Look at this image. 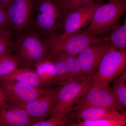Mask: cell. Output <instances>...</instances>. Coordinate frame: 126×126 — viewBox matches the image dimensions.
<instances>
[{
  "label": "cell",
  "mask_w": 126,
  "mask_h": 126,
  "mask_svg": "<svg viewBox=\"0 0 126 126\" xmlns=\"http://www.w3.org/2000/svg\"><path fill=\"white\" fill-rule=\"evenodd\" d=\"M108 1L96 8L90 24L81 30L93 36L103 38L108 37L119 26L120 19L126 10V0Z\"/></svg>",
  "instance_id": "cell-1"
},
{
  "label": "cell",
  "mask_w": 126,
  "mask_h": 126,
  "mask_svg": "<svg viewBox=\"0 0 126 126\" xmlns=\"http://www.w3.org/2000/svg\"><path fill=\"white\" fill-rule=\"evenodd\" d=\"M108 36L95 37L81 30L63 38H58L53 35L50 36L47 43L49 58L60 53L78 55L90 45L108 40Z\"/></svg>",
  "instance_id": "cell-2"
},
{
  "label": "cell",
  "mask_w": 126,
  "mask_h": 126,
  "mask_svg": "<svg viewBox=\"0 0 126 126\" xmlns=\"http://www.w3.org/2000/svg\"><path fill=\"white\" fill-rule=\"evenodd\" d=\"M90 107L110 108L125 113L124 109L110 85H101L93 82L92 81L90 87L77 102L72 111Z\"/></svg>",
  "instance_id": "cell-3"
},
{
  "label": "cell",
  "mask_w": 126,
  "mask_h": 126,
  "mask_svg": "<svg viewBox=\"0 0 126 126\" xmlns=\"http://www.w3.org/2000/svg\"><path fill=\"white\" fill-rule=\"evenodd\" d=\"M126 50L112 48L105 54L91 81L108 86L126 69Z\"/></svg>",
  "instance_id": "cell-4"
},
{
  "label": "cell",
  "mask_w": 126,
  "mask_h": 126,
  "mask_svg": "<svg viewBox=\"0 0 126 126\" xmlns=\"http://www.w3.org/2000/svg\"><path fill=\"white\" fill-rule=\"evenodd\" d=\"M66 15L57 0H42L38 7L36 24L50 36L56 34L63 28Z\"/></svg>",
  "instance_id": "cell-5"
},
{
  "label": "cell",
  "mask_w": 126,
  "mask_h": 126,
  "mask_svg": "<svg viewBox=\"0 0 126 126\" xmlns=\"http://www.w3.org/2000/svg\"><path fill=\"white\" fill-rule=\"evenodd\" d=\"M14 49L21 67L34 69L36 63L49 58L48 44L34 35H28L23 37L16 44Z\"/></svg>",
  "instance_id": "cell-6"
},
{
  "label": "cell",
  "mask_w": 126,
  "mask_h": 126,
  "mask_svg": "<svg viewBox=\"0 0 126 126\" xmlns=\"http://www.w3.org/2000/svg\"><path fill=\"white\" fill-rule=\"evenodd\" d=\"M91 83V80L83 79L69 82L60 86L57 90L58 102L50 116L68 114Z\"/></svg>",
  "instance_id": "cell-7"
},
{
  "label": "cell",
  "mask_w": 126,
  "mask_h": 126,
  "mask_svg": "<svg viewBox=\"0 0 126 126\" xmlns=\"http://www.w3.org/2000/svg\"><path fill=\"white\" fill-rule=\"evenodd\" d=\"M0 82L7 103L21 108L29 102L49 92L53 89L36 87L11 80L0 81Z\"/></svg>",
  "instance_id": "cell-8"
},
{
  "label": "cell",
  "mask_w": 126,
  "mask_h": 126,
  "mask_svg": "<svg viewBox=\"0 0 126 126\" xmlns=\"http://www.w3.org/2000/svg\"><path fill=\"white\" fill-rule=\"evenodd\" d=\"M112 48L108 40L104 41L90 45L78 55L81 70L87 79L91 80L103 56Z\"/></svg>",
  "instance_id": "cell-9"
},
{
  "label": "cell",
  "mask_w": 126,
  "mask_h": 126,
  "mask_svg": "<svg viewBox=\"0 0 126 126\" xmlns=\"http://www.w3.org/2000/svg\"><path fill=\"white\" fill-rule=\"evenodd\" d=\"M102 2L94 1L67 14L63 25V33L55 34L63 38L83 29L90 24L94 11Z\"/></svg>",
  "instance_id": "cell-10"
},
{
  "label": "cell",
  "mask_w": 126,
  "mask_h": 126,
  "mask_svg": "<svg viewBox=\"0 0 126 126\" xmlns=\"http://www.w3.org/2000/svg\"><path fill=\"white\" fill-rule=\"evenodd\" d=\"M57 90L53 88L49 92L29 102L22 108L26 110L34 123L45 120L50 116L58 102Z\"/></svg>",
  "instance_id": "cell-11"
},
{
  "label": "cell",
  "mask_w": 126,
  "mask_h": 126,
  "mask_svg": "<svg viewBox=\"0 0 126 126\" xmlns=\"http://www.w3.org/2000/svg\"><path fill=\"white\" fill-rule=\"evenodd\" d=\"M34 0H14L7 7L10 27L20 31L27 25L31 16Z\"/></svg>",
  "instance_id": "cell-12"
},
{
  "label": "cell",
  "mask_w": 126,
  "mask_h": 126,
  "mask_svg": "<svg viewBox=\"0 0 126 126\" xmlns=\"http://www.w3.org/2000/svg\"><path fill=\"white\" fill-rule=\"evenodd\" d=\"M34 123L26 110L8 104L0 110V126H32Z\"/></svg>",
  "instance_id": "cell-13"
},
{
  "label": "cell",
  "mask_w": 126,
  "mask_h": 126,
  "mask_svg": "<svg viewBox=\"0 0 126 126\" xmlns=\"http://www.w3.org/2000/svg\"><path fill=\"white\" fill-rule=\"evenodd\" d=\"M71 116L77 121L96 120L105 118L122 117L126 116V113L110 108L90 107L74 110Z\"/></svg>",
  "instance_id": "cell-14"
},
{
  "label": "cell",
  "mask_w": 126,
  "mask_h": 126,
  "mask_svg": "<svg viewBox=\"0 0 126 126\" xmlns=\"http://www.w3.org/2000/svg\"><path fill=\"white\" fill-rule=\"evenodd\" d=\"M11 80L27 84L36 87L45 88L34 68L21 67L10 74L0 79V81Z\"/></svg>",
  "instance_id": "cell-15"
},
{
  "label": "cell",
  "mask_w": 126,
  "mask_h": 126,
  "mask_svg": "<svg viewBox=\"0 0 126 126\" xmlns=\"http://www.w3.org/2000/svg\"><path fill=\"white\" fill-rule=\"evenodd\" d=\"M34 69L45 88L51 86L56 75L55 63L53 60L47 58L39 61Z\"/></svg>",
  "instance_id": "cell-16"
},
{
  "label": "cell",
  "mask_w": 126,
  "mask_h": 126,
  "mask_svg": "<svg viewBox=\"0 0 126 126\" xmlns=\"http://www.w3.org/2000/svg\"><path fill=\"white\" fill-rule=\"evenodd\" d=\"M56 55L62 58L65 62L69 74L70 82L87 79L83 74L78 55H69L64 53Z\"/></svg>",
  "instance_id": "cell-17"
},
{
  "label": "cell",
  "mask_w": 126,
  "mask_h": 126,
  "mask_svg": "<svg viewBox=\"0 0 126 126\" xmlns=\"http://www.w3.org/2000/svg\"><path fill=\"white\" fill-rule=\"evenodd\" d=\"M126 116L119 118H105L96 120L73 121L69 126H125Z\"/></svg>",
  "instance_id": "cell-18"
},
{
  "label": "cell",
  "mask_w": 126,
  "mask_h": 126,
  "mask_svg": "<svg viewBox=\"0 0 126 126\" xmlns=\"http://www.w3.org/2000/svg\"><path fill=\"white\" fill-rule=\"evenodd\" d=\"M108 42L111 47L126 50V20L121 26H118L108 36Z\"/></svg>",
  "instance_id": "cell-19"
},
{
  "label": "cell",
  "mask_w": 126,
  "mask_h": 126,
  "mask_svg": "<svg viewBox=\"0 0 126 126\" xmlns=\"http://www.w3.org/2000/svg\"><path fill=\"white\" fill-rule=\"evenodd\" d=\"M50 59L54 61L56 70V77L50 86H61L70 82L67 68L63 60L57 55Z\"/></svg>",
  "instance_id": "cell-20"
},
{
  "label": "cell",
  "mask_w": 126,
  "mask_h": 126,
  "mask_svg": "<svg viewBox=\"0 0 126 126\" xmlns=\"http://www.w3.org/2000/svg\"><path fill=\"white\" fill-rule=\"evenodd\" d=\"M19 61L11 53L0 55V79L8 76L19 67Z\"/></svg>",
  "instance_id": "cell-21"
},
{
  "label": "cell",
  "mask_w": 126,
  "mask_h": 126,
  "mask_svg": "<svg viewBox=\"0 0 126 126\" xmlns=\"http://www.w3.org/2000/svg\"><path fill=\"white\" fill-rule=\"evenodd\" d=\"M115 95L123 108L126 107V69L112 81Z\"/></svg>",
  "instance_id": "cell-22"
},
{
  "label": "cell",
  "mask_w": 126,
  "mask_h": 126,
  "mask_svg": "<svg viewBox=\"0 0 126 126\" xmlns=\"http://www.w3.org/2000/svg\"><path fill=\"white\" fill-rule=\"evenodd\" d=\"M72 118L69 113L65 115L50 116L48 119L37 122L32 126H69L73 121Z\"/></svg>",
  "instance_id": "cell-23"
},
{
  "label": "cell",
  "mask_w": 126,
  "mask_h": 126,
  "mask_svg": "<svg viewBox=\"0 0 126 126\" xmlns=\"http://www.w3.org/2000/svg\"><path fill=\"white\" fill-rule=\"evenodd\" d=\"M16 45L12 39L10 30L0 29V55L12 52Z\"/></svg>",
  "instance_id": "cell-24"
},
{
  "label": "cell",
  "mask_w": 126,
  "mask_h": 126,
  "mask_svg": "<svg viewBox=\"0 0 126 126\" xmlns=\"http://www.w3.org/2000/svg\"><path fill=\"white\" fill-rule=\"evenodd\" d=\"M96 0H57L66 14Z\"/></svg>",
  "instance_id": "cell-25"
},
{
  "label": "cell",
  "mask_w": 126,
  "mask_h": 126,
  "mask_svg": "<svg viewBox=\"0 0 126 126\" xmlns=\"http://www.w3.org/2000/svg\"><path fill=\"white\" fill-rule=\"evenodd\" d=\"M10 28L7 11L0 6V29L10 30Z\"/></svg>",
  "instance_id": "cell-26"
},
{
  "label": "cell",
  "mask_w": 126,
  "mask_h": 126,
  "mask_svg": "<svg viewBox=\"0 0 126 126\" xmlns=\"http://www.w3.org/2000/svg\"><path fill=\"white\" fill-rule=\"evenodd\" d=\"M8 104L4 90L0 84V110L6 107Z\"/></svg>",
  "instance_id": "cell-27"
},
{
  "label": "cell",
  "mask_w": 126,
  "mask_h": 126,
  "mask_svg": "<svg viewBox=\"0 0 126 126\" xmlns=\"http://www.w3.org/2000/svg\"><path fill=\"white\" fill-rule=\"evenodd\" d=\"M14 0H0V6L7 10V7Z\"/></svg>",
  "instance_id": "cell-28"
},
{
  "label": "cell",
  "mask_w": 126,
  "mask_h": 126,
  "mask_svg": "<svg viewBox=\"0 0 126 126\" xmlns=\"http://www.w3.org/2000/svg\"></svg>",
  "instance_id": "cell-29"
}]
</instances>
